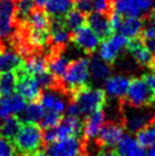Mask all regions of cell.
<instances>
[{
    "instance_id": "6da1fadb",
    "label": "cell",
    "mask_w": 155,
    "mask_h": 156,
    "mask_svg": "<svg viewBox=\"0 0 155 156\" xmlns=\"http://www.w3.org/2000/svg\"><path fill=\"white\" fill-rule=\"evenodd\" d=\"M15 147L21 156L33 155L43 144V133L41 129L33 123H24L15 136Z\"/></svg>"
},
{
    "instance_id": "7a4b0ae2",
    "label": "cell",
    "mask_w": 155,
    "mask_h": 156,
    "mask_svg": "<svg viewBox=\"0 0 155 156\" xmlns=\"http://www.w3.org/2000/svg\"><path fill=\"white\" fill-rule=\"evenodd\" d=\"M27 42L31 47H42L49 38V20L46 13L33 10L27 17Z\"/></svg>"
},
{
    "instance_id": "3957f363",
    "label": "cell",
    "mask_w": 155,
    "mask_h": 156,
    "mask_svg": "<svg viewBox=\"0 0 155 156\" xmlns=\"http://www.w3.org/2000/svg\"><path fill=\"white\" fill-rule=\"evenodd\" d=\"M89 79V59L80 57L70 63L69 67L62 78V82L66 89L75 91L80 88L86 87Z\"/></svg>"
},
{
    "instance_id": "277c9868",
    "label": "cell",
    "mask_w": 155,
    "mask_h": 156,
    "mask_svg": "<svg viewBox=\"0 0 155 156\" xmlns=\"http://www.w3.org/2000/svg\"><path fill=\"white\" fill-rule=\"evenodd\" d=\"M74 103L79 106L81 114L88 115L95 111L102 109L105 104V92L99 88H80L75 90Z\"/></svg>"
},
{
    "instance_id": "5b68a950",
    "label": "cell",
    "mask_w": 155,
    "mask_h": 156,
    "mask_svg": "<svg viewBox=\"0 0 155 156\" xmlns=\"http://www.w3.org/2000/svg\"><path fill=\"white\" fill-rule=\"evenodd\" d=\"M82 126L83 124L80 117L66 116L65 119L60 120L56 126L46 129L43 133V143L50 145L60 139L78 136L82 131Z\"/></svg>"
},
{
    "instance_id": "8992f818",
    "label": "cell",
    "mask_w": 155,
    "mask_h": 156,
    "mask_svg": "<svg viewBox=\"0 0 155 156\" xmlns=\"http://www.w3.org/2000/svg\"><path fill=\"white\" fill-rule=\"evenodd\" d=\"M114 12L122 17H145L155 8V0H113Z\"/></svg>"
},
{
    "instance_id": "52a82bcc",
    "label": "cell",
    "mask_w": 155,
    "mask_h": 156,
    "mask_svg": "<svg viewBox=\"0 0 155 156\" xmlns=\"http://www.w3.org/2000/svg\"><path fill=\"white\" fill-rule=\"evenodd\" d=\"M125 98L129 106L134 108H140L151 104L155 99V95L148 87L145 79L136 78L130 81Z\"/></svg>"
},
{
    "instance_id": "ba28073f",
    "label": "cell",
    "mask_w": 155,
    "mask_h": 156,
    "mask_svg": "<svg viewBox=\"0 0 155 156\" xmlns=\"http://www.w3.org/2000/svg\"><path fill=\"white\" fill-rule=\"evenodd\" d=\"M129 41L128 38L121 33L119 34H111L104 40L98 47V57L102 58L106 63H113L117 59L120 54L125 48H128Z\"/></svg>"
},
{
    "instance_id": "9c48e42d",
    "label": "cell",
    "mask_w": 155,
    "mask_h": 156,
    "mask_svg": "<svg viewBox=\"0 0 155 156\" xmlns=\"http://www.w3.org/2000/svg\"><path fill=\"white\" fill-rule=\"evenodd\" d=\"M48 153L52 156H85V144L78 136L67 137L50 144Z\"/></svg>"
},
{
    "instance_id": "30bf717a",
    "label": "cell",
    "mask_w": 155,
    "mask_h": 156,
    "mask_svg": "<svg viewBox=\"0 0 155 156\" xmlns=\"http://www.w3.org/2000/svg\"><path fill=\"white\" fill-rule=\"evenodd\" d=\"M15 17V0H0V39H8L13 34Z\"/></svg>"
},
{
    "instance_id": "8fae6325",
    "label": "cell",
    "mask_w": 155,
    "mask_h": 156,
    "mask_svg": "<svg viewBox=\"0 0 155 156\" xmlns=\"http://www.w3.org/2000/svg\"><path fill=\"white\" fill-rule=\"evenodd\" d=\"M16 91L25 100L35 101L41 95V86L39 84L38 80L34 76L23 72L17 75Z\"/></svg>"
},
{
    "instance_id": "7c38bea8",
    "label": "cell",
    "mask_w": 155,
    "mask_h": 156,
    "mask_svg": "<svg viewBox=\"0 0 155 156\" xmlns=\"http://www.w3.org/2000/svg\"><path fill=\"white\" fill-rule=\"evenodd\" d=\"M73 42L78 48L86 52H92L98 49L100 39L89 26L82 25L73 33Z\"/></svg>"
},
{
    "instance_id": "4fadbf2b",
    "label": "cell",
    "mask_w": 155,
    "mask_h": 156,
    "mask_svg": "<svg viewBox=\"0 0 155 156\" xmlns=\"http://www.w3.org/2000/svg\"><path fill=\"white\" fill-rule=\"evenodd\" d=\"M130 81L131 80L129 76L123 75V74L111 75L104 82V92L105 95H107L113 99H120L127 95Z\"/></svg>"
},
{
    "instance_id": "5bb4252c",
    "label": "cell",
    "mask_w": 155,
    "mask_h": 156,
    "mask_svg": "<svg viewBox=\"0 0 155 156\" xmlns=\"http://www.w3.org/2000/svg\"><path fill=\"white\" fill-rule=\"evenodd\" d=\"M40 104L45 111H50L58 114H62L66 111V99L58 90L48 88L40 95Z\"/></svg>"
},
{
    "instance_id": "9a60e30c",
    "label": "cell",
    "mask_w": 155,
    "mask_h": 156,
    "mask_svg": "<svg viewBox=\"0 0 155 156\" xmlns=\"http://www.w3.org/2000/svg\"><path fill=\"white\" fill-rule=\"evenodd\" d=\"M26 100L20 94L1 97L0 99V117L21 115L26 107Z\"/></svg>"
},
{
    "instance_id": "2e32d148",
    "label": "cell",
    "mask_w": 155,
    "mask_h": 156,
    "mask_svg": "<svg viewBox=\"0 0 155 156\" xmlns=\"http://www.w3.org/2000/svg\"><path fill=\"white\" fill-rule=\"evenodd\" d=\"M123 136V128L116 122H110L103 126L97 137V140L99 145L106 148H111L116 146Z\"/></svg>"
},
{
    "instance_id": "e0dca14e",
    "label": "cell",
    "mask_w": 155,
    "mask_h": 156,
    "mask_svg": "<svg viewBox=\"0 0 155 156\" xmlns=\"http://www.w3.org/2000/svg\"><path fill=\"white\" fill-rule=\"evenodd\" d=\"M104 124H105V113L103 108L88 114L86 121L82 126V131L85 137L89 140L96 139Z\"/></svg>"
},
{
    "instance_id": "ac0fdd59",
    "label": "cell",
    "mask_w": 155,
    "mask_h": 156,
    "mask_svg": "<svg viewBox=\"0 0 155 156\" xmlns=\"http://www.w3.org/2000/svg\"><path fill=\"white\" fill-rule=\"evenodd\" d=\"M87 22L88 26L98 35L99 39H106L112 34L113 29L110 23V18L106 16V14L92 12L89 14Z\"/></svg>"
},
{
    "instance_id": "d6986e66",
    "label": "cell",
    "mask_w": 155,
    "mask_h": 156,
    "mask_svg": "<svg viewBox=\"0 0 155 156\" xmlns=\"http://www.w3.org/2000/svg\"><path fill=\"white\" fill-rule=\"evenodd\" d=\"M117 156H146V151L131 134H124L116 145Z\"/></svg>"
},
{
    "instance_id": "ffe728a7",
    "label": "cell",
    "mask_w": 155,
    "mask_h": 156,
    "mask_svg": "<svg viewBox=\"0 0 155 156\" xmlns=\"http://www.w3.org/2000/svg\"><path fill=\"white\" fill-rule=\"evenodd\" d=\"M49 37L52 47L64 48L71 40L70 31L66 29L64 23L60 22V20L54 18L49 26Z\"/></svg>"
},
{
    "instance_id": "44dd1931",
    "label": "cell",
    "mask_w": 155,
    "mask_h": 156,
    "mask_svg": "<svg viewBox=\"0 0 155 156\" xmlns=\"http://www.w3.org/2000/svg\"><path fill=\"white\" fill-rule=\"evenodd\" d=\"M112 69L108 63L103 61L99 57H91L89 59V75L92 82L95 83H104L111 76Z\"/></svg>"
},
{
    "instance_id": "7402d4cb",
    "label": "cell",
    "mask_w": 155,
    "mask_h": 156,
    "mask_svg": "<svg viewBox=\"0 0 155 156\" xmlns=\"http://www.w3.org/2000/svg\"><path fill=\"white\" fill-rule=\"evenodd\" d=\"M23 65L22 55L16 50L7 49L0 51V73L17 71Z\"/></svg>"
},
{
    "instance_id": "603a6c76",
    "label": "cell",
    "mask_w": 155,
    "mask_h": 156,
    "mask_svg": "<svg viewBox=\"0 0 155 156\" xmlns=\"http://www.w3.org/2000/svg\"><path fill=\"white\" fill-rule=\"evenodd\" d=\"M131 57L135 59V62L142 66H150L154 62V55L152 54L145 44L142 41H132L128 44Z\"/></svg>"
},
{
    "instance_id": "cb8c5ba5",
    "label": "cell",
    "mask_w": 155,
    "mask_h": 156,
    "mask_svg": "<svg viewBox=\"0 0 155 156\" xmlns=\"http://www.w3.org/2000/svg\"><path fill=\"white\" fill-rule=\"evenodd\" d=\"M153 121L152 115L148 112H142V111H137V112H130L127 117H125V128L128 129L131 133H137L142 128H145L147 124H150Z\"/></svg>"
},
{
    "instance_id": "d4e9b609",
    "label": "cell",
    "mask_w": 155,
    "mask_h": 156,
    "mask_svg": "<svg viewBox=\"0 0 155 156\" xmlns=\"http://www.w3.org/2000/svg\"><path fill=\"white\" fill-rule=\"evenodd\" d=\"M74 7V0H47L45 5V10L47 15L52 18L65 17V15L71 12Z\"/></svg>"
},
{
    "instance_id": "484cf974",
    "label": "cell",
    "mask_w": 155,
    "mask_h": 156,
    "mask_svg": "<svg viewBox=\"0 0 155 156\" xmlns=\"http://www.w3.org/2000/svg\"><path fill=\"white\" fill-rule=\"evenodd\" d=\"M142 29L144 22L140 17H123L117 31L128 39H136L142 32Z\"/></svg>"
},
{
    "instance_id": "4316f807",
    "label": "cell",
    "mask_w": 155,
    "mask_h": 156,
    "mask_svg": "<svg viewBox=\"0 0 155 156\" xmlns=\"http://www.w3.org/2000/svg\"><path fill=\"white\" fill-rule=\"evenodd\" d=\"M70 65V59L63 54H55L47 62L48 72L55 78H63Z\"/></svg>"
},
{
    "instance_id": "83f0119b",
    "label": "cell",
    "mask_w": 155,
    "mask_h": 156,
    "mask_svg": "<svg viewBox=\"0 0 155 156\" xmlns=\"http://www.w3.org/2000/svg\"><path fill=\"white\" fill-rule=\"evenodd\" d=\"M23 72L32 76H38L43 72L47 71V61L43 56L34 55V56L29 57L25 61V63L22 65Z\"/></svg>"
},
{
    "instance_id": "f1b7e54d",
    "label": "cell",
    "mask_w": 155,
    "mask_h": 156,
    "mask_svg": "<svg viewBox=\"0 0 155 156\" xmlns=\"http://www.w3.org/2000/svg\"><path fill=\"white\" fill-rule=\"evenodd\" d=\"M45 115V108L41 104L35 103V101H30V104L26 105L25 109L21 114L22 121L24 123H38L42 120Z\"/></svg>"
},
{
    "instance_id": "f546056e",
    "label": "cell",
    "mask_w": 155,
    "mask_h": 156,
    "mask_svg": "<svg viewBox=\"0 0 155 156\" xmlns=\"http://www.w3.org/2000/svg\"><path fill=\"white\" fill-rule=\"evenodd\" d=\"M21 120L15 116L5 117L0 124V136L7 139H14L21 129Z\"/></svg>"
},
{
    "instance_id": "4dcf8cb0",
    "label": "cell",
    "mask_w": 155,
    "mask_h": 156,
    "mask_svg": "<svg viewBox=\"0 0 155 156\" xmlns=\"http://www.w3.org/2000/svg\"><path fill=\"white\" fill-rule=\"evenodd\" d=\"M16 83H17V75L14 72L1 73L0 75V96L5 97L14 94L16 90Z\"/></svg>"
},
{
    "instance_id": "1f68e13d",
    "label": "cell",
    "mask_w": 155,
    "mask_h": 156,
    "mask_svg": "<svg viewBox=\"0 0 155 156\" xmlns=\"http://www.w3.org/2000/svg\"><path fill=\"white\" fill-rule=\"evenodd\" d=\"M138 143L144 148H150L155 145V120L137 132Z\"/></svg>"
},
{
    "instance_id": "d6a6232c",
    "label": "cell",
    "mask_w": 155,
    "mask_h": 156,
    "mask_svg": "<svg viewBox=\"0 0 155 156\" xmlns=\"http://www.w3.org/2000/svg\"><path fill=\"white\" fill-rule=\"evenodd\" d=\"M86 21L85 14L79 12L77 9H73L65 15L64 17V25L69 31H75L78 30L80 26L83 25V23Z\"/></svg>"
},
{
    "instance_id": "836d02e7",
    "label": "cell",
    "mask_w": 155,
    "mask_h": 156,
    "mask_svg": "<svg viewBox=\"0 0 155 156\" xmlns=\"http://www.w3.org/2000/svg\"><path fill=\"white\" fill-rule=\"evenodd\" d=\"M34 8L33 0H17L16 1V16L21 21H26Z\"/></svg>"
},
{
    "instance_id": "e575fe53",
    "label": "cell",
    "mask_w": 155,
    "mask_h": 156,
    "mask_svg": "<svg viewBox=\"0 0 155 156\" xmlns=\"http://www.w3.org/2000/svg\"><path fill=\"white\" fill-rule=\"evenodd\" d=\"M60 122V114L55 112H50V111H45V115H43L42 120L40 121V124L43 129H50L56 126Z\"/></svg>"
},
{
    "instance_id": "d590c367",
    "label": "cell",
    "mask_w": 155,
    "mask_h": 156,
    "mask_svg": "<svg viewBox=\"0 0 155 156\" xmlns=\"http://www.w3.org/2000/svg\"><path fill=\"white\" fill-rule=\"evenodd\" d=\"M144 42H155V16H152L147 21L142 29Z\"/></svg>"
},
{
    "instance_id": "8d00e7d4",
    "label": "cell",
    "mask_w": 155,
    "mask_h": 156,
    "mask_svg": "<svg viewBox=\"0 0 155 156\" xmlns=\"http://www.w3.org/2000/svg\"><path fill=\"white\" fill-rule=\"evenodd\" d=\"M15 153V146L7 138L0 136V156H13Z\"/></svg>"
},
{
    "instance_id": "74e56055",
    "label": "cell",
    "mask_w": 155,
    "mask_h": 156,
    "mask_svg": "<svg viewBox=\"0 0 155 156\" xmlns=\"http://www.w3.org/2000/svg\"><path fill=\"white\" fill-rule=\"evenodd\" d=\"M74 7L82 14H90L94 12V0H74Z\"/></svg>"
},
{
    "instance_id": "f35d334b",
    "label": "cell",
    "mask_w": 155,
    "mask_h": 156,
    "mask_svg": "<svg viewBox=\"0 0 155 156\" xmlns=\"http://www.w3.org/2000/svg\"><path fill=\"white\" fill-rule=\"evenodd\" d=\"M35 79L38 80V82L41 86V88L48 89V88H52L54 84H55V76H52L48 71L43 72L42 74H40L38 76H35Z\"/></svg>"
},
{
    "instance_id": "ab89813d",
    "label": "cell",
    "mask_w": 155,
    "mask_h": 156,
    "mask_svg": "<svg viewBox=\"0 0 155 156\" xmlns=\"http://www.w3.org/2000/svg\"><path fill=\"white\" fill-rule=\"evenodd\" d=\"M111 1L110 0H94V12L106 14L110 10Z\"/></svg>"
},
{
    "instance_id": "60d3db41",
    "label": "cell",
    "mask_w": 155,
    "mask_h": 156,
    "mask_svg": "<svg viewBox=\"0 0 155 156\" xmlns=\"http://www.w3.org/2000/svg\"><path fill=\"white\" fill-rule=\"evenodd\" d=\"M66 114H67V116H74V117H80L81 115V112H80V108H79V106H78L74 101L72 103H70L67 106H66Z\"/></svg>"
},
{
    "instance_id": "b9f144b4",
    "label": "cell",
    "mask_w": 155,
    "mask_h": 156,
    "mask_svg": "<svg viewBox=\"0 0 155 156\" xmlns=\"http://www.w3.org/2000/svg\"><path fill=\"white\" fill-rule=\"evenodd\" d=\"M122 16L121 15H119L117 13H114L110 16V23H111V26H112L113 31L114 30H119V27H120L121 25V22H122Z\"/></svg>"
},
{
    "instance_id": "7bdbcfd3",
    "label": "cell",
    "mask_w": 155,
    "mask_h": 156,
    "mask_svg": "<svg viewBox=\"0 0 155 156\" xmlns=\"http://www.w3.org/2000/svg\"><path fill=\"white\" fill-rule=\"evenodd\" d=\"M145 81L147 82L148 87L151 88V90L153 91V94L155 95V73H150L146 75Z\"/></svg>"
},
{
    "instance_id": "ee69618b",
    "label": "cell",
    "mask_w": 155,
    "mask_h": 156,
    "mask_svg": "<svg viewBox=\"0 0 155 156\" xmlns=\"http://www.w3.org/2000/svg\"><path fill=\"white\" fill-rule=\"evenodd\" d=\"M33 2H34V6H37L39 8H42V7H45L47 0H33Z\"/></svg>"
},
{
    "instance_id": "f6af8a7d",
    "label": "cell",
    "mask_w": 155,
    "mask_h": 156,
    "mask_svg": "<svg viewBox=\"0 0 155 156\" xmlns=\"http://www.w3.org/2000/svg\"><path fill=\"white\" fill-rule=\"evenodd\" d=\"M98 156H117V155H116L115 152H112V151H104Z\"/></svg>"
},
{
    "instance_id": "bcb514c9",
    "label": "cell",
    "mask_w": 155,
    "mask_h": 156,
    "mask_svg": "<svg viewBox=\"0 0 155 156\" xmlns=\"http://www.w3.org/2000/svg\"><path fill=\"white\" fill-rule=\"evenodd\" d=\"M146 156H155V145H153L152 147H150L148 152L146 153Z\"/></svg>"
},
{
    "instance_id": "7dc6e473",
    "label": "cell",
    "mask_w": 155,
    "mask_h": 156,
    "mask_svg": "<svg viewBox=\"0 0 155 156\" xmlns=\"http://www.w3.org/2000/svg\"><path fill=\"white\" fill-rule=\"evenodd\" d=\"M32 156H52L49 153H46V152H37V153H34Z\"/></svg>"
},
{
    "instance_id": "c3c4849f",
    "label": "cell",
    "mask_w": 155,
    "mask_h": 156,
    "mask_svg": "<svg viewBox=\"0 0 155 156\" xmlns=\"http://www.w3.org/2000/svg\"><path fill=\"white\" fill-rule=\"evenodd\" d=\"M153 69H154V71H155V59H154V62H153Z\"/></svg>"
}]
</instances>
